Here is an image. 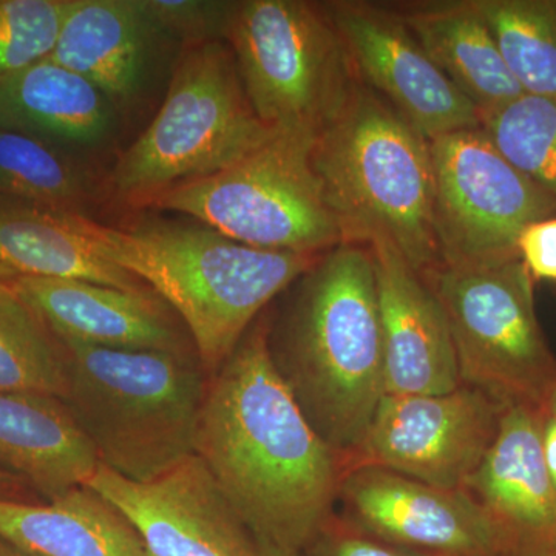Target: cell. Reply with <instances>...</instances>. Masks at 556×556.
<instances>
[{"mask_svg":"<svg viewBox=\"0 0 556 556\" xmlns=\"http://www.w3.org/2000/svg\"><path fill=\"white\" fill-rule=\"evenodd\" d=\"M195 455L255 540L303 552L334 514L342 459L277 371L266 318L208 378Z\"/></svg>","mask_w":556,"mask_h":556,"instance_id":"cell-1","label":"cell"},{"mask_svg":"<svg viewBox=\"0 0 556 556\" xmlns=\"http://www.w3.org/2000/svg\"><path fill=\"white\" fill-rule=\"evenodd\" d=\"M292 288L283 316L269 324L270 356L311 427L343 463L387 394L371 249L340 244Z\"/></svg>","mask_w":556,"mask_h":556,"instance_id":"cell-2","label":"cell"},{"mask_svg":"<svg viewBox=\"0 0 556 556\" xmlns=\"http://www.w3.org/2000/svg\"><path fill=\"white\" fill-rule=\"evenodd\" d=\"M67 215L97 254L148 285L181 318L208 378L263 309L324 255L247 247L207 226L144 219L116 228Z\"/></svg>","mask_w":556,"mask_h":556,"instance_id":"cell-3","label":"cell"},{"mask_svg":"<svg viewBox=\"0 0 556 556\" xmlns=\"http://www.w3.org/2000/svg\"><path fill=\"white\" fill-rule=\"evenodd\" d=\"M311 161L346 243L390 244L420 276L442 265L431 142L361 80Z\"/></svg>","mask_w":556,"mask_h":556,"instance_id":"cell-4","label":"cell"},{"mask_svg":"<svg viewBox=\"0 0 556 556\" xmlns=\"http://www.w3.org/2000/svg\"><path fill=\"white\" fill-rule=\"evenodd\" d=\"M56 338L65 361L61 401L102 466L146 482L195 455L208 380L197 354L113 350Z\"/></svg>","mask_w":556,"mask_h":556,"instance_id":"cell-5","label":"cell"},{"mask_svg":"<svg viewBox=\"0 0 556 556\" xmlns=\"http://www.w3.org/2000/svg\"><path fill=\"white\" fill-rule=\"evenodd\" d=\"M252 109L236 58L222 40L188 47L148 129L121 153L110 186L131 206L232 166L273 138Z\"/></svg>","mask_w":556,"mask_h":556,"instance_id":"cell-6","label":"cell"},{"mask_svg":"<svg viewBox=\"0 0 556 556\" xmlns=\"http://www.w3.org/2000/svg\"><path fill=\"white\" fill-rule=\"evenodd\" d=\"M225 40L252 109L276 134L317 137L358 83L325 3L232 2Z\"/></svg>","mask_w":556,"mask_h":556,"instance_id":"cell-7","label":"cell"},{"mask_svg":"<svg viewBox=\"0 0 556 556\" xmlns=\"http://www.w3.org/2000/svg\"><path fill=\"white\" fill-rule=\"evenodd\" d=\"M314 139L276 134L232 166L164 190L146 206L189 215L247 247L325 254L346 239L311 161Z\"/></svg>","mask_w":556,"mask_h":556,"instance_id":"cell-8","label":"cell"},{"mask_svg":"<svg viewBox=\"0 0 556 556\" xmlns=\"http://www.w3.org/2000/svg\"><path fill=\"white\" fill-rule=\"evenodd\" d=\"M447 317L460 386L501 404L536 408L556 379L540 327L533 278L521 258L439 266L424 276Z\"/></svg>","mask_w":556,"mask_h":556,"instance_id":"cell-9","label":"cell"},{"mask_svg":"<svg viewBox=\"0 0 556 556\" xmlns=\"http://www.w3.org/2000/svg\"><path fill=\"white\" fill-rule=\"evenodd\" d=\"M430 142L441 266H484L519 258L522 230L556 217L554 197L514 166L481 127Z\"/></svg>","mask_w":556,"mask_h":556,"instance_id":"cell-10","label":"cell"},{"mask_svg":"<svg viewBox=\"0 0 556 556\" xmlns=\"http://www.w3.org/2000/svg\"><path fill=\"white\" fill-rule=\"evenodd\" d=\"M506 408L466 386L442 394H386L342 470L386 468L426 484L463 490L492 447Z\"/></svg>","mask_w":556,"mask_h":556,"instance_id":"cell-11","label":"cell"},{"mask_svg":"<svg viewBox=\"0 0 556 556\" xmlns=\"http://www.w3.org/2000/svg\"><path fill=\"white\" fill-rule=\"evenodd\" d=\"M357 79L433 141L478 129L481 115L428 56L396 7L362 0L325 2Z\"/></svg>","mask_w":556,"mask_h":556,"instance_id":"cell-12","label":"cell"},{"mask_svg":"<svg viewBox=\"0 0 556 556\" xmlns=\"http://www.w3.org/2000/svg\"><path fill=\"white\" fill-rule=\"evenodd\" d=\"M338 506L348 522L397 546L438 556H514L503 532L464 490L356 467L340 478Z\"/></svg>","mask_w":556,"mask_h":556,"instance_id":"cell-13","label":"cell"},{"mask_svg":"<svg viewBox=\"0 0 556 556\" xmlns=\"http://www.w3.org/2000/svg\"><path fill=\"white\" fill-rule=\"evenodd\" d=\"M129 518L149 556H257V543L192 455L146 482L105 466L87 482Z\"/></svg>","mask_w":556,"mask_h":556,"instance_id":"cell-14","label":"cell"},{"mask_svg":"<svg viewBox=\"0 0 556 556\" xmlns=\"http://www.w3.org/2000/svg\"><path fill=\"white\" fill-rule=\"evenodd\" d=\"M463 490L503 532L514 556H556V486L535 408L504 409L492 447Z\"/></svg>","mask_w":556,"mask_h":556,"instance_id":"cell-15","label":"cell"},{"mask_svg":"<svg viewBox=\"0 0 556 556\" xmlns=\"http://www.w3.org/2000/svg\"><path fill=\"white\" fill-rule=\"evenodd\" d=\"M375 260L387 394H442L460 386L447 317L424 276L390 247Z\"/></svg>","mask_w":556,"mask_h":556,"instance_id":"cell-16","label":"cell"},{"mask_svg":"<svg viewBox=\"0 0 556 556\" xmlns=\"http://www.w3.org/2000/svg\"><path fill=\"white\" fill-rule=\"evenodd\" d=\"M13 287L54 334L113 350L197 354L177 314L155 292L22 276L14 278Z\"/></svg>","mask_w":556,"mask_h":556,"instance_id":"cell-17","label":"cell"},{"mask_svg":"<svg viewBox=\"0 0 556 556\" xmlns=\"http://www.w3.org/2000/svg\"><path fill=\"white\" fill-rule=\"evenodd\" d=\"M100 466L97 450L60 397L0 391V470L49 503L86 485Z\"/></svg>","mask_w":556,"mask_h":556,"instance_id":"cell-18","label":"cell"},{"mask_svg":"<svg viewBox=\"0 0 556 556\" xmlns=\"http://www.w3.org/2000/svg\"><path fill=\"white\" fill-rule=\"evenodd\" d=\"M155 33L139 0H72L49 60L126 108L141 89Z\"/></svg>","mask_w":556,"mask_h":556,"instance_id":"cell-19","label":"cell"},{"mask_svg":"<svg viewBox=\"0 0 556 556\" xmlns=\"http://www.w3.org/2000/svg\"><path fill=\"white\" fill-rule=\"evenodd\" d=\"M396 10L428 56L473 102L479 115L526 94L475 0L405 3Z\"/></svg>","mask_w":556,"mask_h":556,"instance_id":"cell-20","label":"cell"},{"mask_svg":"<svg viewBox=\"0 0 556 556\" xmlns=\"http://www.w3.org/2000/svg\"><path fill=\"white\" fill-rule=\"evenodd\" d=\"M0 540L38 556H149L129 518L87 484L46 504L0 500Z\"/></svg>","mask_w":556,"mask_h":556,"instance_id":"cell-21","label":"cell"},{"mask_svg":"<svg viewBox=\"0 0 556 556\" xmlns=\"http://www.w3.org/2000/svg\"><path fill=\"white\" fill-rule=\"evenodd\" d=\"M113 105L100 89L56 62H36L0 83V127L47 141L97 146L109 137Z\"/></svg>","mask_w":556,"mask_h":556,"instance_id":"cell-22","label":"cell"},{"mask_svg":"<svg viewBox=\"0 0 556 556\" xmlns=\"http://www.w3.org/2000/svg\"><path fill=\"white\" fill-rule=\"evenodd\" d=\"M0 260L17 276L90 281L127 292H153L97 254L70 225L67 212L0 195Z\"/></svg>","mask_w":556,"mask_h":556,"instance_id":"cell-23","label":"cell"},{"mask_svg":"<svg viewBox=\"0 0 556 556\" xmlns=\"http://www.w3.org/2000/svg\"><path fill=\"white\" fill-rule=\"evenodd\" d=\"M0 195L86 215L97 188L54 142L0 127Z\"/></svg>","mask_w":556,"mask_h":556,"instance_id":"cell-24","label":"cell"},{"mask_svg":"<svg viewBox=\"0 0 556 556\" xmlns=\"http://www.w3.org/2000/svg\"><path fill=\"white\" fill-rule=\"evenodd\" d=\"M65 361L60 340L25 302L13 280L0 283V391L62 397Z\"/></svg>","mask_w":556,"mask_h":556,"instance_id":"cell-25","label":"cell"},{"mask_svg":"<svg viewBox=\"0 0 556 556\" xmlns=\"http://www.w3.org/2000/svg\"><path fill=\"white\" fill-rule=\"evenodd\" d=\"M526 94H556V0H475Z\"/></svg>","mask_w":556,"mask_h":556,"instance_id":"cell-26","label":"cell"},{"mask_svg":"<svg viewBox=\"0 0 556 556\" xmlns=\"http://www.w3.org/2000/svg\"><path fill=\"white\" fill-rule=\"evenodd\" d=\"M500 152L556 200V94L521 98L481 116Z\"/></svg>","mask_w":556,"mask_h":556,"instance_id":"cell-27","label":"cell"},{"mask_svg":"<svg viewBox=\"0 0 556 556\" xmlns=\"http://www.w3.org/2000/svg\"><path fill=\"white\" fill-rule=\"evenodd\" d=\"M72 0H0V83L47 60Z\"/></svg>","mask_w":556,"mask_h":556,"instance_id":"cell-28","label":"cell"},{"mask_svg":"<svg viewBox=\"0 0 556 556\" xmlns=\"http://www.w3.org/2000/svg\"><path fill=\"white\" fill-rule=\"evenodd\" d=\"M159 33L182 40L186 49L225 39L232 2L139 0Z\"/></svg>","mask_w":556,"mask_h":556,"instance_id":"cell-29","label":"cell"},{"mask_svg":"<svg viewBox=\"0 0 556 556\" xmlns=\"http://www.w3.org/2000/svg\"><path fill=\"white\" fill-rule=\"evenodd\" d=\"M305 556H438L426 554L397 544L388 543L378 536L369 535L358 527L348 522L339 514H332L308 546L303 548Z\"/></svg>","mask_w":556,"mask_h":556,"instance_id":"cell-30","label":"cell"},{"mask_svg":"<svg viewBox=\"0 0 556 556\" xmlns=\"http://www.w3.org/2000/svg\"><path fill=\"white\" fill-rule=\"evenodd\" d=\"M518 255L533 280L556 283V217L527 226L518 239Z\"/></svg>","mask_w":556,"mask_h":556,"instance_id":"cell-31","label":"cell"},{"mask_svg":"<svg viewBox=\"0 0 556 556\" xmlns=\"http://www.w3.org/2000/svg\"><path fill=\"white\" fill-rule=\"evenodd\" d=\"M535 412L548 473L556 486V379Z\"/></svg>","mask_w":556,"mask_h":556,"instance_id":"cell-32","label":"cell"},{"mask_svg":"<svg viewBox=\"0 0 556 556\" xmlns=\"http://www.w3.org/2000/svg\"><path fill=\"white\" fill-rule=\"evenodd\" d=\"M25 484L22 479L14 477V475L7 473V471L0 470V500L9 501H21V503H28V501L22 500V493H24Z\"/></svg>","mask_w":556,"mask_h":556,"instance_id":"cell-33","label":"cell"},{"mask_svg":"<svg viewBox=\"0 0 556 556\" xmlns=\"http://www.w3.org/2000/svg\"><path fill=\"white\" fill-rule=\"evenodd\" d=\"M255 543H257V556H303L302 552L276 546V544L266 543V541L255 540Z\"/></svg>","mask_w":556,"mask_h":556,"instance_id":"cell-34","label":"cell"},{"mask_svg":"<svg viewBox=\"0 0 556 556\" xmlns=\"http://www.w3.org/2000/svg\"><path fill=\"white\" fill-rule=\"evenodd\" d=\"M0 556H38L28 554V552L21 551L13 544L7 543V541L0 540Z\"/></svg>","mask_w":556,"mask_h":556,"instance_id":"cell-35","label":"cell"},{"mask_svg":"<svg viewBox=\"0 0 556 556\" xmlns=\"http://www.w3.org/2000/svg\"><path fill=\"white\" fill-rule=\"evenodd\" d=\"M20 277L16 273H14L13 269L9 268V266L5 265V263L0 260V283L2 281H11L14 280V278Z\"/></svg>","mask_w":556,"mask_h":556,"instance_id":"cell-36","label":"cell"}]
</instances>
